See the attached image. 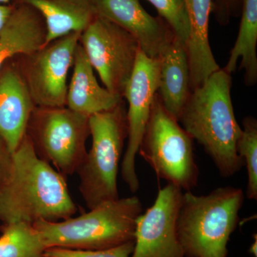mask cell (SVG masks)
Masks as SVG:
<instances>
[{
  "instance_id": "5b68a950",
  "label": "cell",
  "mask_w": 257,
  "mask_h": 257,
  "mask_svg": "<svg viewBox=\"0 0 257 257\" xmlns=\"http://www.w3.org/2000/svg\"><path fill=\"white\" fill-rule=\"evenodd\" d=\"M92 146L77 173L79 191L88 209L119 197L117 176L127 121L124 101L89 118Z\"/></svg>"
},
{
  "instance_id": "44dd1931",
  "label": "cell",
  "mask_w": 257,
  "mask_h": 257,
  "mask_svg": "<svg viewBox=\"0 0 257 257\" xmlns=\"http://www.w3.org/2000/svg\"><path fill=\"white\" fill-rule=\"evenodd\" d=\"M243 128L238 139L236 150L243 160L247 172L246 195L251 200L257 199V120L251 116L242 121Z\"/></svg>"
},
{
  "instance_id": "484cf974",
  "label": "cell",
  "mask_w": 257,
  "mask_h": 257,
  "mask_svg": "<svg viewBox=\"0 0 257 257\" xmlns=\"http://www.w3.org/2000/svg\"><path fill=\"white\" fill-rule=\"evenodd\" d=\"M13 8V5H0V36L9 18Z\"/></svg>"
},
{
  "instance_id": "8fae6325",
  "label": "cell",
  "mask_w": 257,
  "mask_h": 257,
  "mask_svg": "<svg viewBox=\"0 0 257 257\" xmlns=\"http://www.w3.org/2000/svg\"><path fill=\"white\" fill-rule=\"evenodd\" d=\"M182 194L172 184L159 189L152 207L137 220L131 257H184L177 231Z\"/></svg>"
},
{
  "instance_id": "603a6c76",
  "label": "cell",
  "mask_w": 257,
  "mask_h": 257,
  "mask_svg": "<svg viewBox=\"0 0 257 257\" xmlns=\"http://www.w3.org/2000/svg\"><path fill=\"white\" fill-rule=\"evenodd\" d=\"M135 247V240L115 247L94 251L52 247L45 249V257H131Z\"/></svg>"
},
{
  "instance_id": "d4e9b609",
  "label": "cell",
  "mask_w": 257,
  "mask_h": 257,
  "mask_svg": "<svg viewBox=\"0 0 257 257\" xmlns=\"http://www.w3.org/2000/svg\"><path fill=\"white\" fill-rule=\"evenodd\" d=\"M13 154L0 137V193L10 177L13 167Z\"/></svg>"
},
{
  "instance_id": "4316f807",
  "label": "cell",
  "mask_w": 257,
  "mask_h": 257,
  "mask_svg": "<svg viewBox=\"0 0 257 257\" xmlns=\"http://www.w3.org/2000/svg\"><path fill=\"white\" fill-rule=\"evenodd\" d=\"M248 253L252 254L253 256L257 257V239L256 234H255V241H253L252 244L250 246L248 249Z\"/></svg>"
},
{
  "instance_id": "d6986e66",
  "label": "cell",
  "mask_w": 257,
  "mask_h": 257,
  "mask_svg": "<svg viewBox=\"0 0 257 257\" xmlns=\"http://www.w3.org/2000/svg\"><path fill=\"white\" fill-rule=\"evenodd\" d=\"M241 15L237 38L223 69L231 74L240 60L239 69L244 71L245 84L253 86L257 82V0H243Z\"/></svg>"
},
{
  "instance_id": "7c38bea8",
  "label": "cell",
  "mask_w": 257,
  "mask_h": 257,
  "mask_svg": "<svg viewBox=\"0 0 257 257\" xmlns=\"http://www.w3.org/2000/svg\"><path fill=\"white\" fill-rule=\"evenodd\" d=\"M89 2L95 16L105 19L131 34L149 57H160L175 39L167 23L149 14L140 0Z\"/></svg>"
},
{
  "instance_id": "8992f818",
  "label": "cell",
  "mask_w": 257,
  "mask_h": 257,
  "mask_svg": "<svg viewBox=\"0 0 257 257\" xmlns=\"http://www.w3.org/2000/svg\"><path fill=\"white\" fill-rule=\"evenodd\" d=\"M138 154L159 178L191 192L197 185L199 168L193 140L155 95Z\"/></svg>"
},
{
  "instance_id": "2e32d148",
  "label": "cell",
  "mask_w": 257,
  "mask_h": 257,
  "mask_svg": "<svg viewBox=\"0 0 257 257\" xmlns=\"http://www.w3.org/2000/svg\"><path fill=\"white\" fill-rule=\"evenodd\" d=\"M188 15L187 40L191 90L200 86L211 74L220 69L211 52L209 40V17L212 0H184Z\"/></svg>"
},
{
  "instance_id": "7402d4cb",
  "label": "cell",
  "mask_w": 257,
  "mask_h": 257,
  "mask_svg": "<svg viewBox=\"0 0 257 257\" xmlns=\"http://www.w3.org/2000/svg\"><path fill=\"white\" fill-rule=\"evenodd\" d=\"M155 8L160 18L167 23L176 38L187 44L189 23L184 0H147Z\"/></svg>"
},
{
  "instance_id": "4fadbf2b",
  "label": "cell",
  "mask_w": 257,
  "mask_h": 257,
  "mask_svg": "<svg viewBox=\"0 0 257 257\" xmlns=\"http://www.w3.org/2000/svg\"><path fill=\"white\" fill-rule=\"evenodd\" d=\"M35 106L13 59L0 70V137L12 153L27 134Z\"/></svg>"
},
{
  "instance_id": "30bf717a",
  "label": "cell",
  "mask_w": 257,
  "mask_h": 257,
  "mask_svg": "<svg viewBox=\"0 0 257 257\" xmlns=\"http://www.w3.org/2000/svg\"><path fill=\"white\" fill-rule=\"evenodd\" d=\"M160 63V57H149L140 49L135 68L125 89L124 98L128 102L127 145L121 161V175L133 193L140 189L135 161L158 90Z\"/></svg>"
},
{
  "instance_id": "e0dca14e",
  "label": "cell",
  "mask_w": 257,
  "mask_h": 257,
  "mask_svg": "<svg viewBox=\"0 0 257 257\" xmlns=\"http://www.w3.org/2000/svg\"><path fill=\"white\" fill-rule=\"evenodd\" d=\"M160 58L157 95L167 112L178 121L191 92L190 69L186 44L175 37Z\"/></svg>"
},
{
  "instance_id": "277c9868",
  "label": "cell",
  "mask_w": 257,
  "mask_h": 257,
  "mask_svg": "<svg viewBox=\"0 0 257 257\" xmlns=\"http://www.w3.org/2000/svg\"><path fill=\"white\" fill-rule=\"evenodd\" d=\"M243 202L236 187H219L206 195L183 193L177 231L184 257H227Z\"/></svg>"
},
{
  "instance_id": "3957f363",
  "label": "cell",
  "mask_w": 257,
  "mask_h": 257,
  "mask_svg": "<svg viewBox=\"0 0 257 257\" xmlns=\"http://www.w3.org/2000/svg\"><path fill=\"white\" fill-rule=\"evenodd\" d=\"M143 212L138 197L118 198L101 203L77 217L32 224L45 248L106 249L135 240L136 223Z\"/></svg>"
},
{
  "instance_id": "cb8c5ba5",
  "label": "cell",
  "mask_w": 257,
  "mask_h": 257,
  "mask_svg": "<svg viewBox=\"0 0 257 257\" xmlns=\"http://www.w3.org/2000/svg\"><path fill=\"white\" fill-rule=\"evenodd\" d=\"M243 0H212L211 13L221 25H226L231 18L241 14Z\"/></svg>"
},
{
  "instance_id": "83f0119b",
  "label": "cell",
  "mask_w": 257,
  "mask_h": 257,
  "mask_svg": "<svg viewBox=\"0 0 257 257\" xmlns=\"http://www.w3.org/2000/svg\"><path fill=\"white\" fill-rule=\"evenodd\" d=\"M12 0H0V5H10Z\"/></svg>"
},
{
  "instance_id": "7a4b0ae2",
  "label": "cell",
  "mask_w": 257,
  "mask_h": 257,
  "mask_svg": "<svg viewBox=\"0 0 257 257\" xmlns=\"http://www.w3.org/2000/svg\"><path fill=\"white\" fill-rule=\"evenodd\" d=\"M231 74L219 69L191 90L178 118L179 124L214 162L224 178L241 170L243 160L236 150L241 127L231 101Z\"/></svg>"
},
{
  "instance_id": "ba28073f",
  "label": "cell",
  "mask_w": 257,
  "mask_h": 257,
  "mask_svg": "<svg viewBox=\"0 0 257 257\" xmlns=\"http://www.w3.org/2000/svg\"><path fill=\"white\" fill-rule=\"evenodd\" d=\"M81 33L72 32L13 58L37 107L66 106L68 75Z\"/></svg>"
},
{
  "instance_id": "5bb4252c",
  "label": "cell",
  "mask_w": 257,
  "mask_h": 257,
  "mask_svg": "<svg viewBox=\"0 0 257 257\" xmlns=\"http://www.w3.org/2000/svg\"><path fill=\"white\" fill-rule=\"evenodd\" d=\"M123 99L99 84L94 69L79 43L74 55L72 77L68 84L66 106L79 114L90 116L109 110L119 104Z\"/></svg>"
},
{
  "instance_id": "6da1fadb",
  "label": "cell",
  "mask_w": 257,
  "mask_h": 257,
  "mask_svg": "<svg viewBox=\"0 0 257 257\" xmlns=\"http://www.w3.org/2000/svg\"><path fill=\"white\" fill-rule=\"evenodd\" d=\"M13 160L9 179L0 193V221L4 224L54 222L77 213L65 177L37 155L27 134Z\"/></svg>"
},
{
  "instance_id": "52a82bcc",
  "label": "cell",
  "mask_w": 257,
  "mask_h": 257,
  "mask_svg": "<svg viewBox=\"0 0 257 257\" xmlns=\"http://www.w3.org/2000/svg\"><path fill=\"white\" fill-rule=\"evenodd\" d=\"M89 116L62 107H35L27 135L37 155L64 177L78 171L90 137Z\"/></svg>"
},
{
  "instance_id": "ac0fdd59",
  "label": "cell",
  "mask_w": 257,
  "mask_h": 257,
  "mask_svg": "<svg viewBox=\"0 0 257 257\" xmlns=\"http://www.w3.org/2000/svg\"><path fill=\"white\" fill-rule=\"evenodd\" d=\"M16 3L28 5L41 15L46 27L45 45L72 32H82L96 17L89 0H17Z\"/></svg>"
},
{
  "instance_id": "ffe728a7",
  "label": "cell",
  "mask_w": 257,
  "mask_h": 257,
  "mask_svg": "<svg viewBox=\"0 0 257 257\" xmlns=\"http://www.w3.org/2000/svg\"><path fill=\"white\" fill-rule=\"evenodd\" d=\"M45 245L31 224H4L0 236V257H45Z\"/></svg>"
},
{
  "instance_id": "9c48e42d",
  "label": "cell",
  "mask_w": 257,
  "mask_h": 257,
  "mask_svg": "<svg viewBox=\"0 0 257 257\" xmlns=\"http://www.w3.org/2000/svg\"><path fill=\"white\" fill-rule=\"evenodd\" d=\"M79 43L104 87L124 98L140 49L136 39L117 25L96 16L81 33Z\"/></svg>"
},
{
  "instance_id": "9a60e30c",
  "label": "cell",
  "mask_w": 257,
  "mask_h": 257,
  "mask_svg": "<svg viewBox=\"0 0 257 257\" xmlns=\"http://www.w3.org/2000/svg\"><path fill=\"white\" fill-rule=\"evenodd\" d=\"M0 36V70L16 56L35 52L45 45L47 31L38 12L15 3Z\"/></svg>"
}]
</instances>
